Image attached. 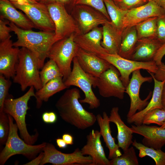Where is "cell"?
I'll return each instance as SVG.
<instances>
[{"mask_svg": "<svg viewBox=\"0 0 165 165\" xmlns=\"http://www.w3.org/2000/svg\"><path fill=\"white\" fill-rule=\"evenodd\" d=\"M35 88L30 87L24 94L16 99L8 97L4 103L3 112L11 116L17 124L21 137L27 144L33 145L39 135L38 132L31 135L28 133L26 123V116L28 109V102L32 97H35Z\"/></svg>", "mask_w": 165, "mask_h": 165, "instance_id": "obj_4", "label": "cell"}, {"mask_svg": "<svg viewBox=\"0 0 165 165\" xmlns=\"http://www.w3.org/2000/svg\"><path fill=\"white\" fill-rule=\"evenodd\" d=\"M132 145L139 150L138 156L140 157L148 156L153 160L156 165H165V152L161 149H156L146 146L138 142L136 140L133 141Z\"/></svg>", "mask_w": 165, "mask_h": 165, "instance_id": "obj_29", "label": "cell"}, {"mask_svg": "<svg viewBox=\"0 0 165 165\" xmlns=\"http://www.w3.org/2000/svg\"><path fill=\"white\" fill-rule=\"evenodd\" d=\"M112 24L118 29L123 30V21L127 10L118 7L112 0H104Z\"/></svg>", "mask_w": 165, "mask_h": 165, "instance_id": "obj_30", "label": "cell"}, {"mask_svg": "<svg viewBox=\"0 0 165 165\" xmlns=\"http://www.w3.org/2000/svg\"><path fill=\"white\" fill-rule=\"evenodd\" d=\"M10 38L0 43V74L8 79L15 75L20 50L13 46Z\"/></svg>", "mask_w": 165, "mask_h": 165, "instance_id": "obj_16", "label": "cell"}, {"mask_svg": "<svg viewBox=\"0 0 165 165\" xmlns=\"http://www.w3.org/2000/svg\"><path fill=\"white\" fill-rule=\"evenodd\" d=\"M8 24L17 36L13 46L25 47L33 52L38 59L39 69L42 68L50 50L55 42L54 32L24 30L11 22Z\"/></svg>", "mask_w": 165, "mask_h": 165, "instance_id": "obj_2", "label": "cell"}, {"mask_svg": "<svg viewBox=\"0 0 165 165\" xmlns=\"http://www.w3.org/2000/svg\"><path fill=\"white\" fill-rule=\"evenodd\" d=\"M76 57L82 69L95 77H99L112 65L98 56L86 52L79 47Z\"/></svg>", "mask_w": 165, "mask_h": 165, "instance_id": "obj_18", "label": "cell"}, {"mask_svg": "<svg viewBox=\"0 0 165 165\" xmlns=\"http://www.w3.org/2000/svg\"><path fill=\"white\" fill-rule=\"evenodd\" d=\"M79 90L74 88L66 90L59 98L55 107L61 118L78 129L84 130L95 123L96 116L83 107L79 99Z\"/></svg>", "mask_w": 165, "mask_h": 165, "instance_id": "obj_1", "label": "cell"}, {"mask_svg": "<svg viewBox=\"0 0 165 165\" xmlns=\"http://www.w3.org/2000/svg\"><path fill=\"white\" fill-rule=\"evenodd\" d=\"M157 66V70L156 72L153 74L154 76L158 81H164L165 80V64L162 62Z\"/></svg>", "mask_w": 165, "mask_h": 165, "instance_id": "obj_42", "label": "cell"}, {"mask_svg": "<svg viewBox=\"0 0 165 165\" xmlns=\"http://www.w3.org/2000/svg\"><path fill=\"white\" fill-rule=\"evenodd\" d=\"M73 68L69 75L64 81L67 88L74 86L79 88L83 92L85 97L79 100L81 103H86L91 109L97 108L100 105V101L96 96L92 86L96 88L97 77L84 72L79 65L76 57L73 59Z\"/></svg>", "mask_w": 165, "mask_h": 165, "instance_id": "obj_6", "label": "cell"}, {"mask_svg": "<svg viewBox=\"0 0 165 165\" xmlns=\"http://www.w3.org/2000/svg\"><path fill=\"white\" fill-rule=\"evenodd\" d=\"M67 88L62 76L49 81L35 93L36 108H40L43 102L47 101L50 97Z\"/></svg>", "mask_w": 165, "mask_h": 165, "instance_id": "obj_27", "label": "cell"}, {"mask_svg": "<svg viewBox=\"0 0 165 165\" xmlns=\"http://www.w3.org/2000/svg\"><path fill=\"white\" fill-rule=\"evenodd\" d=\"M75 34L56 42L50 50L47 57L54 61L63 75L64 82L72 71L71 65L77 54L79 47L74 41Z\"/></svg>", "mask_w": 165, "mask_h": 165, "instance_id": "obj_7", "label": "cell"}, {"mask_svg": "<svg viewBox=\"0 0 165 165\" xmlns=\"http://www.w3.org/2000/svg\"><path fill=\"white\" fill-rule=\"evenodd\" d=\"M44 156V152L42 151L39 153L38 156H36L31 160L25 164L24 165H40Z\"/></svg>", "mask_w": 165, "mask_h": 165, "instance_id": "obj_45", "label": "cell"}, {"mask_svg": "<svg viewBox=\"0 0 165 165\" xmlns=\"http://www.w3.org/2000/svg\"><path fill=\"white\" fill-rule=\"evenodd\" d=\"M156 38L162 45L165 43V13L157 17Z\"/></svg>", "mask_w": 165, "mask_h": 165, "instance_id": "obj_39", "label": "cell"}, {"mask_svg": "<svg viewBox=\"0 0 165 165\" xmlns=\"http://www.w3.org/2000/svg\"><path fill=\"white\" fill-rule=\"evenodd\" d=\"M74 0H39V2L46 5L53 3H57L64 5L72 3L73 4Z\"/></svg>", "mask_w": 165, "mask_h": 165, "instance_id": "obj_44", "label": "cell"}, {"mask_svg": "<svg viewBox=\"0 0 165 165\" xmlns=\"http://www.w3.org/2000/svg\"><path fill=\"white\" fill-rule=\"evenodd\" d=\"M157 17L149 18L135 26L138 39L144 38H156Z\"/></svg>", "mask_w": 165, "mask_h": 165, "instance_id": "obj_31", "label": "cell"}, {"mask_svg": "<svg viewBox=\"0 0 165 165\" xmlns=\"http://www.w3.org/2000/svg\"><path fill=\"white\" fill-rule=\"evenodd\" d=\"M102 27H97L84 34L75 35L74 41L82 49L98 56L108 53L101 46Z\"/></svg>", "mask_w": 165, "mask_h": 165, "instance_id": "obj_20", "label": "cell"}, {"mask_svg": "<svg viewBox=\"0 0 165 165\" xmlns=\"http://www.w3.org/2000/svg\"><path fill=\"white\" fill-rule=\"evenodd\" d=\"M11 3H16L21 5H27L35 3L39 0H7Z\"/></svg>", "mask_w": 165, "mask_h": 165, "instance_id": "obj_46", "label": "cell"}, {"mask_svg": "<svg viewBox=\"0 0 165 165\" xmlns=\"http://www.w3.org/2000/svg\"><path fill=\"white\" fill-rule=\"evenodd\" d=\"M120 9L129 10L142 6L151 0H112Z\"/></svg>", "mask_w": 165, "mask_h": 165, "instance_id": "obj_38", "label": "cell"}, {"mask_svg": "<svg viewBox=\"0 0 165 165\" xmlns=\"http://www.w3.org/2000/svg\"><path fill=\"white\" fill-rule=\"evenodd\" d=\"M46 5L55 25V42L73 34H79L78 27L74 18L68 13L64 5L57 3Z\"/></svg>", "mask_w": 165, "mask_h": 165, "instance_id": "obj_8", "label": "cell"}, {"mask_svg": "<svg viewBox=\"0 0 165 165\" xmlns=\"http://www.w3.org/2000/svg\"><path fill=\"white\" fill-rule=\"evenodd\" d=\"M165 55V43L163 44L157 51L153 61L157 65L160 64L162 62V59Z\"/></svg>", "mask_w": 165, "mask_h": 165, "instance_id": "obj_43", "label": "cell"}, {"mask_svg": "<svg viewBox=\"0 0 165 165\" xmlns=\"http://www.w3.org/2000/svg\"><path fill=\"white\" fill-rule=\"evenodd\" d=\"M8 115L9 131L5 146L0 153V165H4L10 157L16 155H22L29 160L33 159L43 151L47 143L43 142L37 145L27 143L19 137L18 126L16 123H14L13 118L10 115Z\"/></svg>", "mask_w": 165, "mask_h": 165, "instance_id": "obj_5", "label": "cell"}, {"mask_svg": "<svg viewBox=\"0 0 165 165\" xmlns=\"http://www.w3.org/2000/svg\"><path fill=\"white\" fill-rule=\"evenodd\" d=\"M74 6L71 14L76 23L79 34L86 33L108 20L102 13L90 6L82 5Z\"/></svg>", "mask_w": 165, "mask_h": 165, "instance_id": "obj_12", "label": "cell"}, {"mask_svg": "<svg viewBox=\"0 0 165 165\" xmlns=\"http://www.w3.org/2000/svg\"><path fill=\"white\" fill-rule=\"evenodd\" d=\"M62 138L67 145H72L74 144L73 137L69 134H64L62 136Z\"/></svg>", "mask_w": 165, "mask_h": 165, "instance_id": "obj_47", "label": "cell"}, {"mask_svg": "<svg viewBox=\"0 0 165 165\" xmlns=\"http://www.w3.org/2000/svg\"><path fill=\"white\" fill-rule=\"evenodd\" d=\"M11 84L9 79L0 74V112H3L4 103L9 97V91Z\"/></svg>", "mask_w": 165, "mask_h": 165, "instance_id": "obj_37", "label": "cell"}, {"mask_svg": "<svg viewBox=\"0 0 165 165\" xmlns=\"http://www.w3.org/2000/svg\"><path fill=\"white\" fill-rule=\"evenodd\" d=\"M77 5L90 6L100 12L110 21L104 0H74L73 6Z\"/></svg>", "mask_w": 165, "mask_h": 165, "instance_id": "obj_35", "label": "cell"}, {"mask_svg": "<svg viewBox=\"0 0 165 165\" xmlns=\"http://www.w3.org/2000/svg\"><path fill=\"white\" fill-rule=\"evenodd\" d=\"M165 122V110L157 108L147 112L144 116L142 124L149 125L152 123L161 126Z\"/></svg>", "mask_w": 165, "mask_h": 165, "instance_id": "obj_34", "label": "cell"}, {"mask_svg": "<svg viewBox=\"0 0 165 165\" xmlns=\"http://www.w3.org/2000/svg\"><path fill=\"white\" fill-rule=\"evenodd\" d=\"M9 22L0 18V42L4 41L9 38H11V36L10 32L12 31L10 27L8 26Z\"/></svg>", "mask_w": 165, "mask_h": 165, "instance_id": "obj_40", "label": "cell"}, {"mask_svg": "<svg viewBox=\"0 0 165 165\" xmlns=\"http://www.w3.org/2000/svg\"><path fill=\"white\" fill-rule=\"evenodd\" d=\"M102 25V46L109 54H118L123 31L116 27L110 21Z\"/></svg>", "mask_w": 165, "mask_h": 165, "instance_id": "obj_23", "label": "cell"}, {"mask_svg": "<svg viewBox=\"0 0 165 165\" xmlns=\"http://www.w3.org/2000/svg\"><path fill=\"white\" fill-rule=\"evenodd\" d=\"M42 69L39 73L42 86L54 78L60 76L63 77L57 65L51 59H50L44 64Z\"/></svg>", "mask_w": 165, "mask_h": 165, "instance_id": "obj_32", "label": "cell"}, {"mask_svg": "<svg viewBox=\"0 0 165 165\" xmlns=\"http://www.w3.org/2000/svg\"><path fill=\"white\" fill-rule=\"evenodd\" d=\"M12 3L25 14L36 28L41 31L54 32V24L46 5L39 2L27 5Z\"/></svg>", "mask_w": 165, "mask_h": 165, "instance_id": "obj_14", "label": "cell"}, {"mask_svg": "<svg viewBox=\"0 0 165 165\" xmlns=\"http://www.w3.org/2000/svg\"><path fill=\"white\" fill-rule=\"evenodd\" d=\"M96 120L100 128V132L106 147L109 150L108 159L112 160L121 156L122 153L118 144L116 143L115 139L111 134L109 116L106 112H104L102 116L98 114Z\"/></svg>", "mask_w": 165, "mask_h": 165, "instance_id": "obj_25", "label": "cell"}, {"mask_svg": "<svg viewBox=\"0 0 165 165\" xmlns=\"http://www.w3.org/2000/svg\"><path fill=\"white\" fill-rule=\"evenodd\" d=\"M9 131V120L8 115L3 112H0V145H5Z\"/></svg>", "mask_w": 165, "mask_h": 165, "instance_id": "obj_36", "label": "cell"}, {"mask_svg": "<svg viewBox=\"0 0 165 165\" xmlns=\"http://www.w3.org/2000/svg\"><path fill=\"white\" fill-rule=\"evenodd\" d=\"M162 44L156 38L138 39L130 60L140 62L153 61Z\"/></svg>", "mask_w": 165, "mask_h": 165, "instance_id": "obj_24", "label": "cell"}, {"mask_svg": "<svg viewBox=\"0 0 165 165\" xmlns=\"http://www.w3.org/2000/svg\"><path fill=\"white\" fill-rule=\"evenodd\" d=\"M43 121L47 124H53L57 120L56 114L53 112H44L42 115Z\"/></svg>", "mask_w": 165, "mask_h": 165, "instance_id": "obj_41", "label": "cell"}, {"mask_svg": "<svg viewBox=\"0 0 165 165\" xmlns=\"http://www.w3.org/2000/svg\"><path fill=\"white\" fill-rule=\"evenodd\" d=\"M165 13L163 9L154 0L141 6L127 10L123 21V30L135 26L151 17H159Z\"/></svg>", "mask_w": 165, "mask_h": 165, "instance_id": "obj_15", "label": "cell"}, {"mask_svg": "<svg viewBox=\"0 0 165 165\" xmlns=\"http://www.w3.org/2000/svg\"><path fill=\"white\" fill-rule=\"evenodd\" d=\"M101 136L100 131L92 130L87 135L86 143L81 149L83 155L91 157V165H109L110 160L106 157L101 141Z\"/></svg>", "mask_w": 165, "mask_h": 165, "instance_id": "obj_17", "label": "cell"}, {"mask_svg": "<svg viewBox=\"0 0 165 165\" xmlns=\"http://www.w3.org/2000/svg\"><path fill=\"white\" fill-rule=\"evenodd\" d=\"M164 10L165 12V0H154Z\"/></svg>", "mask_w": 165, "mask_h": 165, "instance_id": "obj_50", "label": "cell"}, {"mask_svg": "<svg viewBox=\"0 0 165 165\" xmlns=\"http://www.w3.org/2000/svg\"><path fill=\"white\" fill-rule=\"evenodd\" d=\"M138 157L133 147L123 151L121 156L110 160L109 165H138Z\"/></svg>", "mask_w": 165, "mask_h": 165, "instance_id": "obj_33", "label": "cell"}, {"mask_svg": "<svg viewBox=\"0 0 165 165\" xmlns=\"http://www.w3.org/2000/svg\"><path fill=\"white\" fill-rule=\"evenodd\" d=\"M130 128L133 133L144 137L142 141L146 146L161 149L165 144V128L143 124L139 125H131Z\"/></svg>", "mask_w": 165, "mask_h": 165, "instance_id": "obj_19", "label": "cell"}, {"mask_svg": "<svg viewBox=\"0 0 165 165\" xmlns=\"http://www.w3.org/2000/svg\"><path fill=\"white\" fill-rule=\"evenodd\" d=\"M39 69L38 60L35 54L29 50L21 47L15 66L13 82L19 84L23 91L31 86L34 87L37 91L42 86Z\"/></svg>", "mask_w": 165, "mask_h": 165, "instance_id": "obj_3", "label": "cell"}, {"mask_svg": "<svg viewBox=\"0 0 165 165\" xmlns=\"http://www.w3.org/2000/svg\"><path fill=\"white\" fill-rule=\"evenodd\" d=\"M120 76L118 70L112 65L97 77L96 87L98 88L100 95L105 98L114 97L123 99L126 87Z\"/></svg>", "mask_w": 165, "mask_h": 165, "instance_id": "obj_11", "label": "cell"}, {"mask_svg": "<svg viewBox=\"0 0 165 165\" xmlns=\"http://www.w3.org/2000/svg\"><path fill=\"white\" fill-rule=\"evenodd\" d=\"M44 156L40 165L50 163L53 165H91V157L83 155L77 148L72 153H64L52 143H47L43 149Z\"/></svg>", "mask_w": 165, "mask_h": 165, "instance_id": "obj_10", "label": "cell"}, {"mask_svg": "<svg viewBox=\"0 0 165 165\" xmlns=\"http://www.w3.org/2000/svg\"><path fill=\"white\" fill-rule=\"evenodd\" d=\"M148 72L152 77L154 81V87L151 99L144 108L136 112L130 118H127V121L129 123H134L136 125H141L143 118L147 112L155 108H163L162 95L165 80L163 81H158L155 78L153 73Z\"/></svg>", "mask_w": 165, "mask_h": 165, "instance_id": "obj_21", "label": "cell"}, {"mask_svg": "<svg viewBox=\"0 0 165 165\" xmlns=\"http://www.w3.org/2000/svg\"><path fill=\"white\" fill-rule=\"evenodd\" d=\"M100 57L107 61L118 70L120 79L126 87L130 80V76L134 71L138 69H144L148 72L155 73L158 66L153 61L148 62H140L122 57L118 54L105 53Z\"/></svg>", "mask_w": 165, "mask_h": 165, "instance_id": "obj_9", "label": "cell"}, {"mask_svg": "<svg viewBox=\"0 0 165 165\" xmlns=\"http://www.w3.org/2000/svg\"><path fill=\"white\" fill-rule=\"evenodd\" d=\"M16 8L10 2L0 0V18L6 19L24 30L35 28L34 24L28 17Z\"/></svg>", "mask_w": 165, "mask_h": 165, "instance_id": "obj_22", "label": "cell"}, {"mask_svg": "<svg viewBox=\"0 0 165 165\" xmlns=\"http://www.w3.org/2000/svg\"><path fill=\"white\" fill-rule=\"evenodd\" d=\"M161 128H165V122L160 127Z\"/></svg>", "mask_w": 165, "mask_h": 165, "instance_id": "obj_51", "label": "cell"}, {"mask_svg": "<svg viewBox=\"0 0 165 165\" xmlns=\"http://www.w3.org/2000/svg\"><path fill=\"white\" fill-rule=\"evenodd\" d=\"M140 70L137 69L132 73L131 78L126 87L125 93L128 94L130 100V108L127 114V118L131 117L137 111H139L144 108L149 103L148 100L152 96V92L150 91L144 100H142L140 98V90L142 84L146 82H150L153 79L151 76H143Z\"/></svg>", "mask_w": 165, "mask_h": 165, "instance_id": "obj_13", "label": "cell"}, {"mask_svg": "<svg viewBox=\"0 0 165 165\" xmlns=\"http://www.w3.org/2000/svg\"><path fill=\"white\" fill-rule=\"evenodd\" d=\"M162 103L163 109L165 110V81L163 84L162 95Z\"/></svg>", "mask_w": 165, "mask_h": 165, "instance_id": "obj_49", "label": "cell"}, {"mask_svg": "<svg viewBox=\"0 0 165 165\" xmlns=\"http://www.w3.org/2000/svg\"><path fill=\"white\" fill-rule=\"evenodd\" d=\"M56 142L57 146L60 148H65L67 147V144L62 138L56 139Z\"/></svg>", "mask_w": 165, "mask_h": 165, "instance_id": "obj_48", "label": "cell"}, {"mask_svg": "<svg viewBox=\"0 0 165 165\" xmlns=\"http://www.w3.org/2000/svg\"><path fill=\"white\" fill-rule=\"evenodd\" d=\"M138 40L135 26L124 29L118 55L122 57L130 60Z\"/></svg>", "mask_w": 165, "mask_h": 165, "instance_id": "obj_28", "label": "cell"}, {"mask_svg": "<svg viewBox=\"0 0 165 165\" xmlns=\"http://www.w3.org/2000/svg\"><path fill=\"white\" fill-rule=\"evenodd\" d=\"M118 107H113L109 116L110 122L114 123L117 129L118 145L124 151L132 144L133 133L130 127L127 126L122 119L119 113Z\"/></svg>", "mask_w": 165, "mask_h": 165, "instance_id": "obj_26", "label": "cell"}]
</instances>
